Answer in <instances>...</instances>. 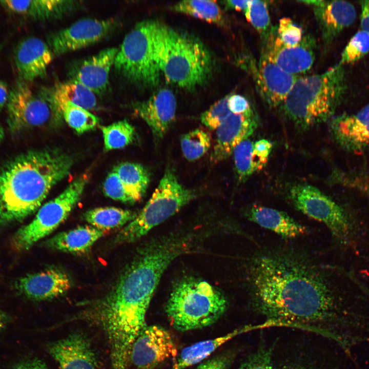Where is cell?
<instances>
[{"mask_svg": "<svg viewBox=\"0 0 369 369\" xmlns=\"http://www.w3.org/2000/svg\"><path fill=\"white\" fill-rule=\"evenodd\" d=\"M249 281L254 305L271 322L316 324L344 351L368 333L366 316L345 307L323 274L302 259L258 256L250 263Z\"/></svg>", "mask_w": 369, "mask_h": 369, "instance_id": "obj_1", "label": "cell"}, {"mask_svg": "<svg viewBox=\"0 0 369 369\" xmlns=\"http://www.w3.org/2000/svg\"><path fill=\"white\" fill-rule=\"evenodd\" d=\"M72 157L58 149L32 150L0 168V224L36 211L52 188L70 173Z\"/></svg>", "mask_w": 369, "mask_h": 369, "instance_id": "obj_2", "label": "cell"}, {"mask_svg": "<svg viewBox=\"0 0 369 369\" xmlns=\"http://www.w3.org/2000/svg\"><path fill=\"white\" fill-rule=\"evenodd\" d=\"M153 42L154 61L168 81L193 90L208 80L212 58L197 38L153 21Z\"/></svg>", "mask_w": 369, "mask_h": 369, "instance_id": "obj_3", "label": "cell"}, {"mask_svg": "<svg viewBox=\"0 0 369 369\" xmlns=\"http://www.w3.org/2000/svg\"><path fill=\"white\" fill-rule=\"evenodd\" d=\"M345 70L339 64L318 74L298 77L282 106L298 127L308 129L331 119L346 90Z\"/></svg>", "mask_w": 369, "mask_h": 369, "instance_id": "obj_4", "label": "cell"}, {"mask_svg": "<svg viewBox=\"0 0 369 369\" xmlns=\"http://www.w3.org/2000/svg\"><path fill=\"white\" fill-rule=\"evenodd\" d=\"M151 299L126 267L110 291L94 303L89 312L110 338L129 342L147 326L146 316Z\"/></svg>", "mask_w": 369, "mask_h": 369, "instance_id": "obj_5", "label": "cell"}, {"mask_svg": "<svg viewBox=\"0 0 369 369\" xmlns=\"http://www.w3.org/2000/svg\"><path fill=\"white\" fill-rule=\"evenodd\" d=\"M228 308L224 295L208 282L193 277L178 281L165 306L171 325L186 332L215 323Z\"/></svg>", "mask_w": 369, "mask_h": 369, "instance_id": "obj_6", "label": "cell"}, {"mask_svg": "<svg viewBox=\"0 0 369 369\" xmlns=\"http://www.w3.org/2000/svg\"><path fill=\"white\" fill-rule=\"evenodd\" d=\"M195 196L194 191L182 186L173 171L167 168L141 211L116 236L115 243H129L139 239L178 212Z\"/></svg>", "mask_w": 369, "mask_h": 369, "instance_id": "obj_7", "label": "cell"}, {"mask_svg": "<svg viewBox=\"0 0 369 369\" xmlns=\"http://www.w3.org/2000/svg\"><path fill=\"white\" fill-rule=\"evenodd\" d=\"M153 20H143L126 35L115 59L116 71L131 83L147 87L158 85L160 72L153 57Z\"/></svg>", "mask_w": 369, "mask_h": 369, "instance_id": "obj_8", "label": "cell"}, {"mask_svg": "<svg viewBox=\"0 0 369 369\" xmlns=\"http://www.w3.org/2000/svg\"><path fill=\"white\" fill-rule=\"evenodd\" d=\"M89 178L87 174H81L59 195L40 207L33 219L13 235L12 249L19 252L28 250L54 231L67 218L80 200Z\"/></svg>", "mask_w": 369, "mask_h": 369, "instance_id": "obj_9", "label": "cell"}, {"mask_svg": "<svg viewBox=\"0 0 369 369\" xmlns=\"http://www.w3.org/2000/svg\"><path fill=\"white\" fill-rule=\"evenodd\" d=\"M289 196L297 210L324 223L341 243L348 242L353 230L350 219L332 198L314 186L303 183L292 186Z\"/></svg>", "mask_w": 369, "mask_h": 369, "instance_id": "obj_10", "label": "cell"}, {"mask_svg": "<svg viewBox=\"0 0 369 369\" xmlns=\"http://www.w3.org/2000/svg\"><path fill=\"white\" fill-rule=\"evenodd\" d=\"M6 106L7 124L13 134L45 126L62 118L50 101L40 94H34L26 83L21 81L10 91Z\"/></svg>", "mask_w": 369, "mask_h": 369, "instance_id": "obj_11", "label": "cell"}, {"mask_svg": "<svg viewBox=\"0 0 369 369\" xmlns=\"http://www.w3.org/2000/svg\"><path fill=\"white\" fill-rule=\"evenodd\" d=\"M117 23L113 18H84L49 35L47 44L54 55L89 46L112 33Z\"/></svg>", "mask_w": 369, "mask_h": 369, "instance_id": "obj_12", "label": "cell"}, {"mask_svg": "<svg viewBox=\"0 0 369 369\" xmlns=\"http://www.w3.org/2000/svg\"><path fill=\"white\" fill-rule=\"evenodd\" d=\"M177 353L176 344L169 331L157 325H147L133 342L129 360L136 369H154Z\"/></svg>", "mask_w": 369, "mask_h": 369, "instance_id": "obj_13", "label": "cell"}, {"mask_svg": "<svg viewBox=\"0 0 369 369\" xmlns=\"http://www.w3.org/2000/svg\"><path fill=\"white\" fill-rule=\"evenodd\" d=\"M263 41L261 52L290 74L298 76L309 71L313 65L316 43L310 35L303 36L295 46H286L277 36L276 27L272 28L269 35Z\"/></svg>", "mask_w": 369, "mask_h": 369, "instance_id": "obj_14", "label": "cell"}, {"mask_svg": "<svg viewBox=\"0 0 369 369\" xmlns=\"http://www.w3.org/2000/svg\"><path fill=\"white\" fill-rule=\"evenodd\" d=\"M255 69L258 92L270 107H281L299 77L290 74L261 52Z\"/></svg>", "mask_w": 369, "mask_h": 369, "instance_id": "obj_15", "label": "cell"}, {"mask_svg": "<svg viewBox=\"0 0 369 369\" xmlns=\"http://www.w3.org/2000/svg\"><path fill=\"white\" fill-rule=\"evenodd\" d=\"M331 135L343 150L361 153L369 149V103L355 113H344L333 118Z\"/></svg>", "mask_w": 369, "mask_h": 369, "instance_id": "obj_16", "label": "cell"}, {"mask_svg": "<svg viewBox=\"0 0 369 369\" xmlns=\"http://www.w3.org/2000/svg\"><path fill=\"white\" fill-rule=\"evenodd\" d=\"M72 285V280L66 273L49 268L20 277L15 281L14 288L29 299L43 301L64 295Z\"/></svg>", "mask_w": 369, "mask_h": 369, "instance_id": "obj_17", "label": "cell"}, {"mask_svg": "<svg viewBox=\"0 0 369 369\" xmlns=\"http://www.w3.org/2000/svg\"><path fill=\"white\" fill-rule=\"evenodd\" d=\"M257 123L252 108L243 114L232 113L216 130L211 160L216 163L228 158L239 143L254 133Z\"/></svg>", "mask_w": 369, "mask_h": 369, "instance_id": "obj_18", "label": "cell"}, {"mask_svg": "<svg viewBox=\"0 0 369 369\" xmlns=\"http://www.w3.org/2000/svg\"><path fill=\"white\" fill-rule=\"evenodd\" d=\"M312 7L324 45L330 46L336 37L350 27L356 18L354 5L344 1H302Z\"/></svg>", "mask_w": 369, "mask_h": 369, "instance_id": "obj_19", "label": "cell"}, {"mask_svg": "<svg viewBox=\"0 0 369 369\" xmlns=\"http://www.w3.org/2000/svg\"><path fill=\"white\" fill-rule=\"evenodd\" d=\"M47 351L60 369H96V357L89 338L73 333L51 342Z\"/></svg>", "mask_w": 369, "mask_h": 369, "instance_id": "obj_20", "label": "cell"}, {"mask_svg": "<svg viewBox=\"0 0 369 369\" xmlns=\"http://www.w3.org/2000/svg\"><path fill=\"white\" fill-rule=\"evenodd\" d=\"M54 54L47 43L36 37H29L17 44L14 53L19 81H32L44 77Z\"/></svg>", "mask_w": 369, "mask_h": 369, "instance_id": "obj_21", "label": "cell"}, {"mask_svg": "<svg viewBox=\"0 0 369 369\" xmlns=\"http://www.w3.org/2000/svg\"><path fill=\"white\" fill-rule=\"evenodd\" d=\"M133 107L135 114L147 124L157 139L164 136L175 119L176 98L168 89L159 90L148 99L136 102Z\"/></svg>", "mask_w": 369, "mask_h": 369, "instance_id": "obj_22", "label": "cell"}, {"mask_svg": "<svg viewBox=\"0 0 369 369\" xmlns=\"http://www.w3.org/2000/svg\"><path fill=\"white\" fill-rule=\"evenodd\" d=\"M117 51V48H109L85 59L74 69L71 80L83 85L94 94L104 93Z\"/></svg>", "mask_w": 369, "mask_h": 369, "instance_id": "obj_23", "label": "cell"}, {"mask_svg": "<svg viewBox=\"0 0 369 369\" xmlns=\"http://www.w3.org/2000/svg\"><path fill=\"white\" fill-rule=\"evenodd\" d=\"M247 218L262 228L285 238H295L307 233V229L286 213L261 206L251 207Z\"/></svg>", "mask_w": 369, "mask_h": 369, "instance_id": "obj_24", "label": "cell"}, {"mask_svg": "<svg viewBox=\"0 0 369 369\" xmlns=\"http://www.w3.org/2000/svg\"><path fill=\"white\" fill-rule=\"evenodd\" d=\"M107 231L92 225L77 227L63 232L48 239L46 247L50 249L72 254H81L88 252L94 243Z\"/></svg>", "mask_w": 369, "mask_h": 369, "instance_id": "obj_25", "label": "cell"}, {"mask_svg": "<svg viewBox=\"0 0 369 369\" xmlns=\"http://www.w3.org/2000/svg\"><path fill=\"white\" fill-rule=\"evenodd\" d=\"M0 2L12 12L37 20L58 18L75 5L74 1L64 0H7Z\"/></svg>", "mask_w": 369, "mask_h": 369, "instance_id": "obj_26", "label": "cell"}, {"mask_svg": "<svg viewBox=\"0 0 369 369\" xmlns=\"http://www.w3.org/2000/svg\"><path fill=\"white\" fill-rule=\"evenodd\" d=\"M40 94L49 101H66L88 111L94 109L97 106L95 94L73 80L59 83L50 91L43 90Z\"/></svg>", "mask_w": 369, "mask_h": 369, "instance_id": "obj_27", "label": "cell"}, {"mask_svg": "<svg viewBox=\"0 0 369 369\" xmlns=\"http://www.w3.org/2000/svg\"><path fill=\"white\" fill-rule=\"evenodd\" d=\"M243 330H237L224 336L201 341L184 348L176 356L171 369H186L206 359L221 345Z\"/></svg>", "mask_w": 369, "mask_h": 369, "instance_id": "obj_28", "label": "cell"}, {"mask_svg": "<svg viewBox=\"0 0 369 369\" xmlns=\"http://www.w3.org/2000/svg\"><path fill=\"white\" fill-rule=\"evenodd\" d=\"M137 214L128 210L105 207L86 211L84 218L92 226L107 231L124 227L133 220Z\"/></svg>", "mask_w": 369, "mask_h": 369, "instance_id": "obj_29", "label": "cell"}, {"mask_svg": "<svg viewBox=\"0 0 369 369\" xmlns=\"http://www.w3.org/2000/svg\"><path fill=\"white\" fill-rule=\"evenodd\" d=\"M127 191L135 201L140 200L146 193L150 181L149 172L140 164L121 162L114 168Z\"/></svg>", "mask_w": 369, "mask_h": 369, "instance_id": "obj_30", "label": "cell"}, {"mask_svg": "<svg viewBox=\"0 0 369 369\" xmlns=\"http://www.w3.org/2000/svg\"><path fill=\"white\" fill-rule=\"evenodd\" d=\"M50 101L62 118L78 134L93 129L98 124V119L96 116L79 106L66 101Z\"/></svg>", "mask_w": 369, "mask_h": 369, "instance_id": "obj_31", "label": "cell"}, {"mask_svg": "<svg viewBox=\"0 0 369 369\" xmlns=\"http://www.w3.org/2000/svg\"><path fill=\"white\" fill-rule=\"evenodd\" d=\"M176 12L182 13L219 25L224 24L221 10L215 1L208 0L183 1L173 6Z\"/></svg>", "mask_w": 369, "mask_h": 369, "instance_id": "obj_32", "label": "cell"}, {"mask_svg": "<svg viewBox=\"0 0 369 369\" xmlns=\"http://www.w3.org/2000/svg\"><path fill=\"white\" fill-rule=\"evenodd\" d=\"M106 151L120 149L132 144L135 138L134 127L127 120L101 127Z\"/></svg>", "mask_w": 369, "mask_h": 369, "instance_id": "obj_33", "label": "cell"}, {"mask_svg": "<svg viewBox=\"0 0 369 369\" xmlns=\"http://www.w3.org/2000/svg\"><path fill=\"white\" fill-rule=\"evenodd\" d=\"M211 145L210 133L201 128L191 131L180 137V146L184 157L194 161L203 156Z\"/></svg>", "mask_w": 369, "mask_h": 369, "instance_id": "obj_34", "label": "cell"}, {"mask_svg": "<svg viewBox=\"0 0 369 369\" xmlns=\"http://www.w3.org/2000/svg\"><path fill=\"white\" fill-rule=\"evenodd\" d=\"M253 145L254 142L248 138L239 143L233 150L235 170L240 182L245 181L259 171L253 154Z\"/></svg>", "mask_w": 369, "mask_h": 369, "instance_id": "obj_35", "label": "cell"}, {"mask_svg": "<svg viewBox=\"0 0 369 369\" xmlns=\"http://www.w3.org/2000/svg\"><path fill=\"white\" fill-rule=\"evenodd\" d=\"M247 20L259 33L263 40L269 35L271 26L268 3L263 1H251L249 8L244 12Z\"/></svg>", "mask_w": 369, "mask_h": 369, "instance_id": "obj_36", "label": "cell"}, {"mask_svg": "<svg viewBox=\"0 0 369 369\" xmlns=\"http://www.w3.org/2000/svg\"><path fill=\"white\" fill-rule=\"evenodd\" d=\"M369 52V34L360 30L351 38L341 55L338 63L344 66L345 64L356 62Z\"/></svg>", "mask_w": 369, "mask_h": 369, "instance_id": "obj_37", "label": "cell"}, {"mask_svg": "<svg viewBox=\"0 0 369 369\" xmlns=\"http://www.w3.org/2000/svg\"><path fill=\"white\" fill-rule=\"evenodd\" d=\"M229 96L219 100L201 114V122L210 130H216L232 114L228 107Z\"/></svg>", "mask_w": 369, "mask_h": 369, "instance_id": "obj_38", "label": "cell"}, {"mask_svg": "<svg viewBox=\"0 0 369 369\" xmlns=\"http://www.w3.org/2000/svg\"><path fill=\"white\" fill-rule=\"evenodd\" d=\"M105 195L115 200L125 203L135 202L127 191L117 174L112 171L108 174L103 184Z\"/></svg>", "mask_w": 369, "mask_h": 369, "instance_id": "obj_39", "label": "cell"}, {"mask_svg": "<svg viewBox=\"0 0 369 369\" xmlns=\"http://www.w3.org/2000/svg\"><path fill=\"white\" fill-rule=\"evenodd\" d=\"M302 29L288 17H283L279 21L276 27L277 36L281 41L289 46L298 44L303 38Z\"/></svg>", "mask_w": 369, "mask_h": 369, "instance_id": "obj_40", "label": "cell"}, {"mask_svg": "<svg viewBox=\"0 0 369 369\" xmlns=\"http://www.w3.org/2000/svg\"><path fill=\"white\" fill-rule=\"evenodd\" d=\"M272 348L263 346L250 355L238 369H273Z\"/></svg>", "mask_w": 369, "mask_h": 369, "instance_id": "obj_41", "label": "cell"}, {"mask_svg": "<svg viewBox=\"0 0 369 369\" xmlns=\"http://www.w3.org/2000/svg\"><path fill=\"white\" fill-rule=\"evenodd\" d=\"M272 147V142L265 139L254 142L253 154L259 171L266 164Z\"/></svg>", "mask_w": 369, "mask_h": 369, "instance_id": "obj_42", "label": "cell"}, {"mask_svg": "<svg viewBox=\"0 0 369 369\" xmlns=\"http://www.w3.org/2000/svg\"><path fill=\"white\" fill-rule=\"evenodd\" d=\"M232 359L230 353L223 354L201 363L193 369H228Z\"/></svg>", "mask_w": 369, "mask_h": 369, "instance_id": "obj_43", "label": "cell"}, {"mask_svg": "<svg viewBox=\"0 0 369 369\" xmlns=\"http://www.w3.org/2000/svg\"><path fill=\"white\" fill-rule=\"evenodd\" d=\"M228 102L229 108L233 114H243L252 108L247 99L240 94L229 95Z\"/></svg>", "mask_w": 369, "mask_h": 369, "instance_id": "obj_44", "label": "cell"}, {"mask_svg": "<svg viewBox=\"0 0 369 369\" xmlns=\"http://www.w3.org/2000/svg\"><path fill=\"white\" fill-rule=\"evenodd\" d=\"M11 369H49L45 362L37 357L24 359L16 363Z\"/></svg>", "mask_w": 369, "mask_h": 369, "instance_id": "obj_45", "label": "cell"}, {"mask_svg": "<svg viewBox=\"0 0 369 369\" xmlns=\"http://www.w3.org/2000/svg\"><path fill=\"white\" fill-rule=\"evenodd\" d=\"M361 6L360 26L361 30L369 34V1L360 2Z\"/></svg>", "mask_w": 369, "mask_h": 369, "instance_id": "obj_46", "label": "cell"}, {"mask_svg": "<svg viewBox=\"0 0 369 369\" xmlns=\"http://www.w3.org/2000/svg\"><path fill=\"white\" fill-rule=\"evenodd\" d=\"M10 91L7 84L0 79V111L7 105L9 96Z\"/></svg>", "mask_w": 369, "mask_h": 369, "instance_id": "obj_47", "label": "cell"}, {"mask_svg": "<svg viewBox=\"0 0 369 369\" xmlns=\"http://www.w3.org/2000/svg\"><path fill=\"white\" fill-rule=\"evenodd\" d=\"M251 1H227L226 5L231 8L244 12L249 8Z\"/></svg>", "mask_w": 369, "mask_h": 369, "instance_id": "obj_48", "label": "cell"}, {"mask_svg": "<svg viewBox=\"0 0 369 369\" xmlns=\"http://www.w3.org/2000/svg\"><path fill=\"white\" fill-rule=\"evenodd\" d=\"M10 321V316L0 310V333L7 326Z\"/></svg>", "mask_w": 369, "mask_h": 369, "instance_id": "obj_49", "label": "cell"}, {"mask_svg": "<svg viewBox=\"0 0 369 369\" xmlns=\"http://www.w3.org/2000/svg\"><path fill=\"white\" fill-rule=\"evenodd\" d=\"M5 136L4 131L3 127L0 125V143L4 139Z\"/></svg>", "mask_w": 369, "mask_h": 369, "instance_id": "obj_50", "label": "cell"}, {"mask_svg": "<svg viewBox=\"0 0 369 369\" xmlns=\"http://www.w3.org/2000/svg\"><path fill=\"white\" fill-rule=\"evenodd\" d=\"M285 369H306L303 367H288Z\"/></svg>", "mask_w": 369, "mask_h": 369, "instance_id": "obj_51", "label": "cell"}]
</instances>
